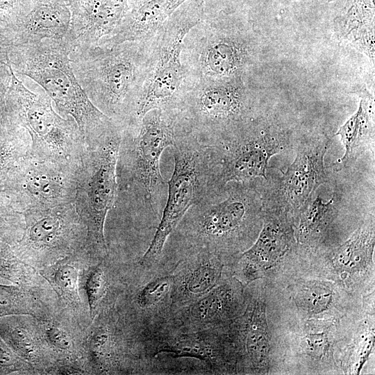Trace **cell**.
<instances>
[{"label":"cell","instance_id":"obj_6","mask_svg":"<svg viewBox=\"0 0 375 375\" xmlns=\"http://www.w3.org/2000/svg\"><path fill=\"white\" fill-rule=\"evenodd\" d=\"M204 17L203 0H188L150 39L149 65L135 123L152 109L176 112L188 79L181 60L183 40Z\"/></svg>","mask_w":375,"mask_h":375},{"label":"cell","instance_id":"obj_12","mask_svg":"<svg viewBox=\"0 0 375 375\" xmlns=\"http://www.w3.org/2000/svg\"><path fill=\"white\" fill-rule=\"evenodd\" d=\"M173 265L170 257L162 254L156 265L137 262L124 276L117 312L137 336L172 317Z\"/></svg>","mask_w":375,"mask_h":375},{"label":"cell","instance_id":"obj_13","mask_svg":"<svg viewBox=\"0 0 375 375\" xmlns=\"http://www.w3.org/2000/svg\"><path fill=\"white\" fill-rule=\"evenodd\" d=\"M78 165L40 159L28 153L10 174L1 199L19 212L37 207L74 203Z\"/></svg>","mask_w":375,"mask_h":375},{"label":"cell","instance_id":"obj_25","mask_svg":"<svg viewBox=\"0 0 375 375\" xmlns=\"http://www.w3.org/2000/svg\"><path fill=\"white\" fill-rule=\"evenodd\" d=\"M374 246V222L365 225L334 251L333 265L339 271L356 272L371 260Z\"/></svg>","mask_w":375,"mask_h":375},{"label":"cell","instance_id":"obj_29","mask_svg":"<svg viewBox=\"0 0 375 375\" xmlns=\"http://www.w3.org/2000/svg\"><path fill=\"white\" fill-rule=\"evenodd\" d=\"M332 287L322 281H310L297 286L294 301L306 313L318 315L327 311L333 303Z\"/></svg>","mask_w":375,"mask_h":375},{"label":"cell","instance_id":"obj_27","mask_svg":"<svg viewBox=\"0 0 375 375\" xmlns=\"http://www.w3.org/2000/svg\"><path fill=\"white\" fill-rule=\"evenodd\" d=\"M112 265L103 257L102 262L91 271L88 277L86 292L92 315L112 303L121 290V276Z\"/></svg>","mask_w":375,"mask_h":375},{"label":"cell","instance_id":"obj_5","mask_svg":"<svg viewBox=\"0 0 375 375\" xmlns=\"http://www.w3.org/2000/svg\"><path fill=\"white\" fill-rule=\"evenodd\" d=\"M138 340L144 374H238L228 328L189 330L172 317Z\"/></svg>","mask_w":375,"mask_h":375},{"label":"cell","instance_id":"obj_20","mask_svg":"<svg viewBox=\"0 0 375 375\" xmlns=\"http://www.w3.org/2000/svg\"><path fill=\"white\" fill-rule=\"evenodd\" d=\"M329 143L328 140H319L303 144L292 163L282 172L275 197L290 212L301 210L317 188L327 181L324 156Z\"/></svg>","mask_w":375,"mask_h":375},{"label":"cell","instance_id":"obj_28","mask_svg":"<svg viewBox=\"0 0 375 375\" xmlns=\"http://www.w3.org/2000/svg\"><path fill=\"white\" fill-rule=\"evenodd\" d=\"M29 151L30 139L23 128L14 127L0 135V201L10 174Z\"/></svg>","mask_w":375,"mask_h":375},{"label":"cell","instance_id":"obj_3","mask_svg":"<svg viewBox=\"0 0 375 375\" xmlns=\"http://www.w3.org/2000/svg\"><path fill=\"white\" fill-rule=\"evenodd\" d=\"M177 112L159 108L122 128L117 163V194L160 219L167 183L160 169L163 151L178 134Z\"/></svg>","mask_w":375,"mask_h":375},{"label":"cell","instance_id":"obj_26","mask_svg":"<svg viewBox=\"0 0 375 375\" xmlns=\"http://www.w3.org/2000/svg\"><path fill=\"white\" fill-rule=\"evenodd\" d=\"M338 214L333 198L326 202L317 196L310 199L301 210L294 236L303 244L317 242L324 234Z\"/></svg>","mask_w":375,"mask_h":375},{"label":"cell","instance_id":"obj_19","mask_svg":"<svg viewBox=\"0 0 375 375\" xmlns=\"http://www.w3.org/2000/svg\"><path fill=\"white\" fill-rule=\"evenodd\" d=\"M71 12L65 40L71 49L99 45L121 24L128 0H63Z\"/></svg>","mask_w":375,"mask_h":375},{"label":"cell","instance_id":"obj_34","mask_svg":"<svg viewBox=\"0 0 375 375\" xmlns=\"http://www.w3.org/2000/svg\"><path fill=\"white\" fill-rule=\"evenodd\" d=\"M306 351L315 358L321 359L328 353L329 338L325 331L310 332L305 338Z\"/></svg>","mask_w":375,"mask_h":375},{"label":"cell","instance_id":"obj_17","mask_svg":"<svg viewBox=\"0 0 375 375\" xmlns=\"http://www.w3.org/2000/svg\"><path fill=\"white\" fill-rule=\"evenodd\" d=\"M245 304L244 288L227 267L215 287L172 317L189 330L226 328L242 314Z\"/></svg>","mask_w":375,"mask_h":375},{"label":"cell","instance_id":"obj_18","mask_svg":"<svg viewBox=\"0 0 375 375\" xmlns=\"http://www.w3.org/2000/svg\"><path fill=\"white\" fill-rule=\"evenodd\" d=\"M244 312L228 327L238 356V374L260 372L270 351L265 303L244 288Z\"/></svg>","mask_w":375,"mask_h":375},{"label":"cell","instance_id":"obj_4","mask_svg":"<svg viewBox=\"0 0 375 375\" xmlns=\"http://www.w3.org/2000/svg\"><path fill=\"white\" fill-rule=\"evenodd\" d=\"M70 51L65 39H44L9 47L8 61L15 74L43 88L60 115L74 119L88 144L116 123L91 102L81 88L71 65Z\"/></svg>","mask_w":375,"mask_h":375},{"label":"cell","instance_id":"obj_31","mask_svg":"<svg viewBox=\"0 0 375 375\" xmlns=\"http://www.w3.org/2000/svg\"><path fill=\"white\" fill-rule=\"evenodd\" d=\"M31 0H0V31L10 38V31L28 8Z\"/></svg>","mask_w":375,"mask_h":375},{"label":"cell","instance_id":"obj_32","mask_svg":"<svg viewBox=\"0 0 375 375\" xmlns=\"http://www.w3.org/2000/svg\"><path fill=\"white\" fill-rule=\"evenodd\" d=\"M22 212L15 210L8 203L0 201V238L10 239L24 228Z\"/></svg>","mask_w":375,"mask_h":375},{"label":"cell","instance_id":"obj_15","mask_svg":"<svg viewBox=\"0 0 375 375\" xmlns=\"http://www.w3.org/2000/svg\"><path fill=\"white\" fill-rule=\"evenodd\" d=\"M22 213L25 227L19 243L26 253L61 254L88 242L84 238H88L87 229L73 203L33 208Z\"/></svg>","mask_w":375,"mask_h":375},{"label":"cell","instance_id":"obj_21","mask_svg":"<svg viewBox=\"0 0 375 375\" xmlns=\"http://www.w3.org/2000/svg\"><path fill=\"white\" fill-rule=\"evenodd\" d=\"M263 226L255 243L239 254L235 262L261 272L272 267L292 245L294 233L288 208L277 199L262 196Z\"/></svg>","mask_w":375,"mask_h":375},{"label":"cell","instance_id":"obj_35","mask_svg":"<svg viewBox=\"0 0 375 375\" xmlns=\"http://www.w3.org/2000/svg\"><path fill=\"white\" fill-rule=\"evenodd\" d=\"M46 335L49 343L57 349L68 350L72 347L69 335L58 327L51 326L47 328Z\"/></svg>","mask_w":375,"mask_h":375},{"label":"cell","instance_id":"obj_2","mask_svg":"<svg viewBox=\"0 0 375 375\" xmlns=\"http://www.w3.org/2000/svg\"><path fill=\"white\" fill-rule=\"evenodd\" d=\"M150 39L71 49L74 74L91 102L122 128L135 123L149 65Z\"/></svg>","mask_w":375,"mask_h":375},{"label":"cell","instance_id":"obj_8","mask_svg":"<svg viewBox=\"0 0 375 375\" xmlns=\"http://www.w3.org/2000/svg\"><path fill=\"white\" fill-rule=\"evenodd\" d=\"M122 128L115 124L85 144L77 169L74 206L85 226L89 247L108 254L104 224L117 195V163Z\"/></svg>","mask_w":375,"mask_h":375},{"label":"cell","instance_id":"obj_30","mask_svg":"<svg viewBox=\"0 0 375 375\" xmlns=\"http://www.w3.org/2000/svg\"><path fill=\"white\" fill-rule=\"evenodd\" d=\"M7 53H0V135L13 128L10 124L6 108V95L12 72L8 61Z\"/></svg>","mask_w":375,"mask_h":375},{"label":"cell","instance_id":"obj_24","mask_svg":"<svg viewBox=\"0 0 375 375\" xmlns=\"http://www.w3.org/2000/svg\"><path fill=\"white\" fill-rule=\"evenodd\" d=\"M365 99L360 101L357 111L339 128L335 133L340 135L344 147V156L335 162L338 169L344 168L356 156L365 149L372 131V104Z\"/></svg>","mask_w":375,"mask_h":375},{"label":"cell","instance_id":"obj_11","mask_svg":"<svg viewBox=\"0 0 375 375\" xmlns=\"http://www.w3.org/2000/svg\"><path fill=\"white\" fill-rule=\"evenodd\" d=\"M282 135L260 129L247 121L208 149L210 190L229 182L266 178L270 158L283 151Z\"/></svg>","mask_w":375,"mask_h":375},{"label":"cell","instance_id":"obj_33","mask_svg":"<svg viewBox=\"0 0 375 375\" xmlns=\"http://www.w3.org/2000/svg\"><path fill=\"white\" fill-rule=\"evenodd\" d=\"M54 280L63 293L71 298L78 297V272L73 266L62 265L56 272Z\"/></svg>","mask_w":375,"mask_h":375},{"label":"cell","instance_id":"obj_7","mask_svg":"<svg viewBox=\"0 0 375 375\" xmlns=\"http://www.w3.org/2000/svg\"><path fill=\"white\" fill-rule=\"evenodd\" d=\"M6 108L10 124L23 128L28 134L31 156L78 165L85 143L74 119L59 115L47 94L30 90L13 70Z\"/></svg>","mask_w":375,"mask_h":375},{"label":"cell","instance_id":"obj_1","mask_svg":"<svg viewBox=\"0 0 375 375\" xmlns=\"http://www.w3.org/2000/svg\"><path fill=\"white\" fill-rule=\"evenodd\" d=\"M253 181L210 190L185 212L165 244L235 257L253 242L262 221V194Z\"/></svg>","mask_w":375,"mask_h":375},{"label":"cell","instance_id":"obj_23","mask_svg":"<svg viewBox=\"0 0 375 375\" xmlns=\"http://www.w3.org/2000/svg\"><path fill=\"white\" fill-rule=\"evenodd\" d=\"M188 0H128L126 15L115 33L99 44L151 39Z\"/></svg>","mask_w":375,"mask_h":375},{"label":"cell","instance_id":"obj_16","mask_svg":"<svg viewBox=\"0 0 375 375\" xmlns=\"http://www.w3.org/2000/svg\"><path fill=\"white\" fill-rule=\"evenodd\" d=\"M179 256L172 267V314L199 299L222 279L235 257H228L206 249L171 246Z\"/></svg>","mask_w":375,"mask_h":375},{"label":"cell","instance_id":"obj_9","mask_svg":"<svg viewBox=\"0 0 375 375\" xmlns=\"http://www.w3.org/2000/svg\"><path fill=\"white\" fill-rule=\"evenodd\" d=\"M176 110L180 128L204 146L213 145L249 118V104L241 77L188 78Z\"/></svg>","mask_w":375,"mask_h":375},{"label":"cell","instance_id":"obj_10","mask_svg":"<svg viewBox=\"0 0 375 375\" xmlns=\"http://www.w3.org/2000/svg\"><path fill=\"white\" fill-rule=\"evenodd\" d=\"M178 129L172 146L174 169L167 183L166 203L153 240L138 262L144 267L160 261L169 235L188 210L210 190L207 147Z\"/></svg>","mask_w":375,"mask_h":375},{"label":"cell","instance_id":"obj_22","mask_svg":"<svg viewBox=\"0 0 375 375\" xmlns=\"http://www.w3.org/2000/svg\"><path fill=\"white\" fill-rule=\"evenodd\" d=\"M70 23L71 12L63 0H31L10 31L12 46L65 39Z\"/></svg>","mask_w":375,"mask_h":375},{"label":"cell","instance_id":"obj_14","mask_svg":"<svg viewBox=\"0 0 375 375\" xmlns=\"http://www.w3.org/2000/svg\"><path fill=\"white\" fill-rule=\"evenodd\" d=\"M237 36L204 17L183 40L181 60L188 78L219 80L240 76L249 50L245 41Z\"/></svg>","mask_w":375,"mask_h":375}]
</instances>
